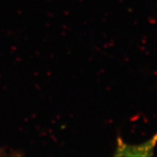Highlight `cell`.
Masks as SVG:
<instances>
[{"label":"cell","mask_w":157,"mask_h":157,"mask_svg":"<svg viewBox=\"0 0 157 157\" xmlns=\"http://www.w3.org/2000/svg\"><path fill=\"white\" fill-rule=\"evenodd\" d=\"M155 140H150L148 143L140 146H128L122 141L118 140V146L115 155H148L149 153L151 154L152 147L155 145Z\"/></svg>","instance_id":"6da1fadb"}]
</instances>
